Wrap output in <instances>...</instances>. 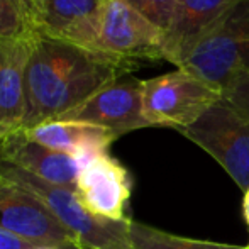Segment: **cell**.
<instances>
[{
  "label": "cell",
  "mask_w": 249,
  "mask_h": 249,
  "mask_svg": "<svg viewBox=\"0 0 249 249\" xmlns=\"http://www.w3.org/2000/svg\"><path fill=\"white\" fill-rule=\"evenodd\" d=\"M31 41L0 39V141L24 129L27 114L26 66Z\"/></svg>",
  "instance_id": "13"
},
{
  "label": "cell",
  "mask_w": 249,
  "mask_h": 249,
  "mask_svg": "<svg viewBox=\"0 0 249 249\" xmlns=\"http://www.w3.org/2000/svg\"><path fill=\"white\" fill-rule=\"evenodd\" d=\"M58 121L85 122L107 129L115 138L151 127L142 108V80L124 76L92 95Z\"/></svg>",
  "instance_id": "8"
},
{
  "label": "cell",
  "mask_w": 249,
  "mask_h": 249,
  "mask_svg": "<svg viewBox=\"0 0 249 249\" xmlns=\"http://www.w3.org/2000/svg\"><path fill=\"white\" fill-rule=\"evenodd\" d=\"M39 34V5L29 0H0V39L29 41Z\"/></svg>",
  "instance_id": "15"
},
{
  "label": "cell",
  "mask_w": 249,
  "mask_h": 249,
  "mask_svg": "<svg viewBox=\"0 0 249 249\" xmlns=\"http://www.w3.org/2000/svg\"><path fill=\"white\" fill-rule=\"evenodd\" d=\"M243 213L244 219H246L248 226H249V188L244 192V200H243Z\"/></svg>",
  "instance_id": "20"
},
{
  "label": "cell",
  "mask_w": 249,
  "mask_h": 249,
  "mask_svg": "<svg viewBox=\"0 0 249 249\" xmlns=\"http://www.w3.org/2000/svg\"><path fill=\"white\" fill-rule=\"evenodd\" d=\"M99 50L131 63L164 59V31L125 0H105Z\"/></svg>",
  "instance_id": "7"
},
{
  "label": "cell",
  "mask_w": 249,
  "mask_h": 249,
  "mask_svg": "<svg viewBox=\"0 0 249 249\" xmlns=\"http://www.w3.org/2000/svg\"><path fill=\"white\" fill-rule=\"evenodd\" d=\"M248 249H249V246H248Z\"/></svg>",
  "instance_id": "23"
},
{
  "label": "cell",
  "mask_w": 249,
  "mask_h": 249,
  "mask_svg": "<svg viewBox=\"0 0 249 249\" xmlns=\"http://www.w3.org/2000/svg\"><path fill=\"white\" fill-rule=\"evenodd\" d=\"M34 249H53V248H34Z\"/></svg>",
  "instance_id": "22"
},
{
  "label": "cell",
  "mask_w": 249,
  "mask_h": 249,
  "mask_svg": "<svg viewBox=\"0 0 249 249\" xmlns=\"http://www.w3.org/2000/svg\"><path fill=\"white\" fill-rule=\"evenodd\" d=\"M132 180L127 168L108 153L93 156L78 175L75 197L85 210L110 220L129 219L125 215Z\"/></svg>",
  "instance_id": "9"
},
{
  "label": "cell",
  "mask_w": 249,
  "mask_h": 249,
  "mask_svg": "<svg viewBox=\"0 0 249 249\" xmlns=\"http://www.w3.org/2000/svg\"><path fill=\"white\" fill-rule=\"evenodd\" d=\"M220 100L222 93L185 68L142 80V108L151 127L180 131Z\"/></svg>",
  "instance_id": "4"
},
{
  "label": "cell",
  "mask_w": 249,
  "mask_h": 249,
  "mask_svg": "<svg viewBox=\"0 0 249 249\" xmlns=\"http://www.w3.org/2000/svg\"><path fill=\"white\" fill-rule=\"evenodd\" d=\"M22 132L31 141L80 158L108 153L110 144L117 139L107 129L73 121H51Z\"/></svg>",
  "instance_id": "14"
},
{
  "label": "cell",
  "mask_w": 249,
  "mask_h": 249,
  "mask_svg": "<svg viewBox=\"0 0 249 249\" xmlns=\"http://www.w3.org/2000/svg\"><path fill=\"white\" fill-rule=\"evenodd\" d=\"M37 246L17 237L16 234L0 229V249H34Z\"/></svg>",
  "instance_id": "19"
},
{
  "label": "cell",
  "mask_w": 249,
  "mask_h": 249,
  "mask_svg": "<svg viewBox=\"0 0 249 249\" xmlns=\"http://www.w3.org/2000/svg\"><path fill=\"white\" fill-rule=\"evenodd\" d=\"M241 0H180L164 33V61L180 68L192 51L226 19Z\"/></svg>",
  "instance_id": "10"
},
{
  "label": "cell",
  "mask_w": 249,
  "mask_h": 249,
  "mask_svg": "<svg viewBox=\"0 0 249 249\" xmlns=\"http://www.w3.org/2000/svg\"><path fill=\"white\" fill-rule=\"evenodd\" d=\"M231 107H234L237 112H241L243 115L249 117V80L244 83H241L239 87H236L234 90H231L227 95L222 97Z\"/></svg>",
  "instance_id": "18"
},
{
  "label": "cell",
  "mask_w": 249,
  "mask_h": 249,
  "mask_svg": "<svg viewBox=\"0 0 249 249\" xmlns=\"http://www.w3.org/2000/svg\"><path fill=\"white\" fill-rule=\"evenodd\" d=\"M125 2L134 7L141 16H144L149 22L166 33L173 22L180 0H125Z\"/></svg>",
  "instance_id": "17"
},
{
  "label": "cell",
  "mask_w": 249,
  "mask_h": 249,
  "mask_svg": "<svg viewBox=\"0 0 249 249\" xmlns=\"http://www.w3.org/2000/svg\"><path fill=\"white\" fill-rule=\"evenodd\" d=\"M105 0H44L39 3V34L99 50Z\"/></svg>",
  "instance_id": "12"
},
{
  "label": "cell",
  "mask_w": 249,
  "mask_h": 249,
  "mask_svg": "<svg viewBox=\"0 0 249 249\" xmlns=\"http://www.w3.org/2000/svg\"><path fill=\"white\" fill-rule=\"evenodd\" d=\"M217 92L227 95L249 80V0H241L231 14L192 51L180 66Z\"/></svg>",
  "instance_id": "3"
},
{
  "label": "cell",
  "mask_w": 249,
  "mask_h": 249,
  "mask_svg": "<svg viewBox=\"0 0 249 249\" xmlns=\"http://www.w3.org/2000/svg\"><path fill=\"white\" fill-rule=\"evenodd\" d=\"M0 229L37 248L82 249L71 232L29 190L0 175Z\"/></svg>",
  "instance_id": "6"
},
{
  "label": "cell",
  "mask_w": 249,
  "mask_h": 249,
  "mask_svg": "<svg viewBox=\"0 0 249 249\" xmlns=\"http://www.w3.org/2000/svg\"><path fill=\"white\" fill-rule=\"evenodd\" d=\"M29 2H33V3H37V5H39V3H43L44 0H29Z\"/></svg>",
  "instance_id": "21"
},
{
  "label": "cell",
  "mask_w": 249,
  "mask_h": 249,
  "mask_svg": "<svg viewBox=\"0 0 249 249\" xmlns=\"http://www.w3.org/2000/svg\"><path fill=\"white\" fill-rule=\"evenodd\" d=\"M192 142L210 154L243 192L249 188V117L217 102L195 124L180 129Z\"/></svg>",
  "instance_id": "5"
},
{
  "label": "cell",
  "mask_w": 249,
  "mask_h": 249,
  "mask_svg": "<svg viewBox=\"0 0 249 249\" xmlns=\"http://www.w3.org/2000/svg\"><path fill=\"white\" fill-rule=\"evenodd\" d=\"M139 66L104 51L37 34L31 41L26 66L27 114L22 131L58 121Z\"/></svg>",
  "instance_id": "1"
},
{
  "label": "cell",
  "mask_w": 249,
  "mask_h": 249,
  "mask_svg": "<svg viewBox=\"0 0 249 249\" xmlns=\"http://www.w3.org/2000/svg\"><path fill=\"white\" fill-rule=\"evenodd\" d=\"M131 239L132 249H248V246H232V244L210 243V241L187 239L164 232L156 227L146 224L131 222Z\"/></svg>",
  "instance_id": "16"
},
{
  "label": "cell",
  "mask_w": 249,
  "mask_h": 249,
  "mask_svg": "<svg viewBox=\"0 0 249 249\" xmlns=\"http://www.w3.org/2000/svg\"><path fill=\"white\" fill-rule=\"evenodd\" d=\"M0 175L36 195L75 236L82 249H132V219L110 220L93 215L83 209L73 190L46 183L3 161H0Z\"/></svg>",
  "instance_id": "2"
},
{
  "label": "cell",
  "mask_w": 249,
  "mask_h": 249,
  "mask_svg": "<svg viewBox=\"0 0 249 249\" xmlns=\"http://www.w3.org/2000/svg\"><path fill=\"white\" fill-rule=\"evenodd\" d=\"M92 158H80L46 148L26 138L22 131L5 141H0V161L12 164L46 183L70 190H75L80 171Z\"/></svg>",
  "instance_id": "11"
}]
</instances>
